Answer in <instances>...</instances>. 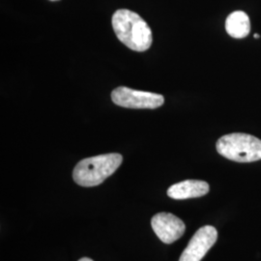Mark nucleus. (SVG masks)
I'll list each match as a JSON object with an SVG mask.
<instances>
[{
    "label": "nucleus",
    "instance_id": "nucleus-1",
    "mask_svg": "<svg viewBox=\"0 0 261 261\" xmlns=\"http://www.w3.org/2000/svg\"><path fill=\"white\" fill-rule=\"evenodd\" d=\"M116 37L135 51H145L152 45V31L148 23L136 12L117 10L112 19Z\"/></svg>",
    "mask_w": 261,
    "mask_h": 261
},
{
    "label": "nucleus",
    "instance_id": "nucleus-2",
    "mask_svg": "<svg viewBox=\"0 0 261 261\" xmlns=\"http://www.w3.org/2000/svg\"><path fill=\"white\" fill-rule=\"evenodd\" d=\"M123 157L118 153H110L82 160L73 171V179L82 187L102 184L120 167Z\"/></svg>",
    "mask_w": 261,
    "mask_h": 261
},
{
    "label": "nucleus",
    "instance_id": "nucleus-3",
    "mask_svg": "<svg viewBox=\"0 0 261 261\" xmlns=\"http://www.w3.org/2000/svg\"><path fill=\"white\" fill-rule=\"evenodd\" d=\"M216 149L220 155L237 163L261 160V140L252 135L233 133L219 139Z\"/></svg>",
    "mask_w": 261,
    "mask_h": 261
},
{
    "label": "nucleus",
    "instance_id": "nucleus-4",
    "mask_svg": "<svg viewBox=\"0 0 261 261\" xmlns=\"http://www.w3.org/2000/svg\"><path fill=\"white\" fill-rule=\"evenodd\" d=\"M112 100L115 105L127 109L154 110L165 103V98L161 94L135 90L125 86L117 87L112 91Z\"/></svg>",
    "mask_w": 261,
    "mask_h": 261
},
{
    "label": "nucleus",
    "instance_id": "nucleus-5",
    "mask_svg": "<svg viewBox=\"0 0 261 261\" xmlns=\"http://www.w3.org/2000/svg\"><path fill=\"white\" fill-rule=\"evenodd\" d=\"M218 239V231L212 225L199 228L192 237L179 261H200Z\"/></svg>",
    "mask_w": 261,
    "mask_h": 261
},
{
    "label": "nucleus",
    "instance_id": "nucleus-6",
    "mask_svg": "<svg viewBox=\"0 0 261 261\" xmlns=\"http://www.w3.org/2000/svg\"><path fill=\"white\" fill-rule=\"evenodd\" d=\"M151 225L160 240L166 244L177 241L186 229L183 221L170 213L155 215L151 220Z\"/></svg>",
    "mask_w": 261,
    "mask_h": 261
},
{
    "label": "nucleus",
    "instance_id": "nucleus-7",
    "mask_svg": "<svg viewBox=\"0 0 261 261\" xmlns=\"http://www.w3.org/2000/svg\"><path fill=\"white\" fill-rule=\"evenodd\" d=\"M209 185L201 180H185L169 187L168 196L173 199H188L205 196L209 192Z\"/></svg>",
    "mask_w": 261,
    "mask_h": 261
},
{
    "label": "nucleus",
    "instance_id": "nucleus-8",
    "mask_svg": "<svg viewBox=\"0 0 261 261\" xmlns=\"http://www.w3.org/2000/svg\"><path fill=\"white\" fill-rule=\"evenodd\" d=\"M225 30L227 34L236 39L247 37L251 31V21L249 16L243 11H235L225 20Z\"/></svg>",
    "mask_w": 261,
    "mask_h": 261
},
{
    "label": "nucleus",
    "instance_id": "nucleus-9",
    "mask_svg": "<svg viewBox=\"0 0 261 261\" xmlns=\"http://www.w3.org/2000/svg\"><path fill=\"white\" fill-rule=\"evenodd\" d=\"M79 261H93L92 259H90V258H88V257H84V258H81Z\"/></svg>",
    "mask_w": 261,
    "mask_h": 261
},
{
    "label": "nucleus",
    "instance_id": "nucleus-10",
    "mask_svg": "<svg viewBox=\"0 0 261 261\" xmlns=\"http://www.w3.org/2000/svg\"><path fill=\"white\" fill-rule=\"evenodd\" d=\"M253 37L255 38V39H258V38L260 37V36H259L257 33H255V34L253 35Z\"/></svg>",
    "mask_w": 261,
    "mask_h": 261
},
{
    "label": "nucleus",
    "instance_id": "nucleus-11",
    "mask_svg": "<svg viewBox=\"0 0 261 261\" xmlns=\"http://www.w3.org/2000/svg\"><path fill=\"white\" fill-rule=\"evenodd\" d=\"M50 1H58V0H50Z\"/></svg>",
    "mask_w": 261,
    "mask_h": 261
}]
</instances>
